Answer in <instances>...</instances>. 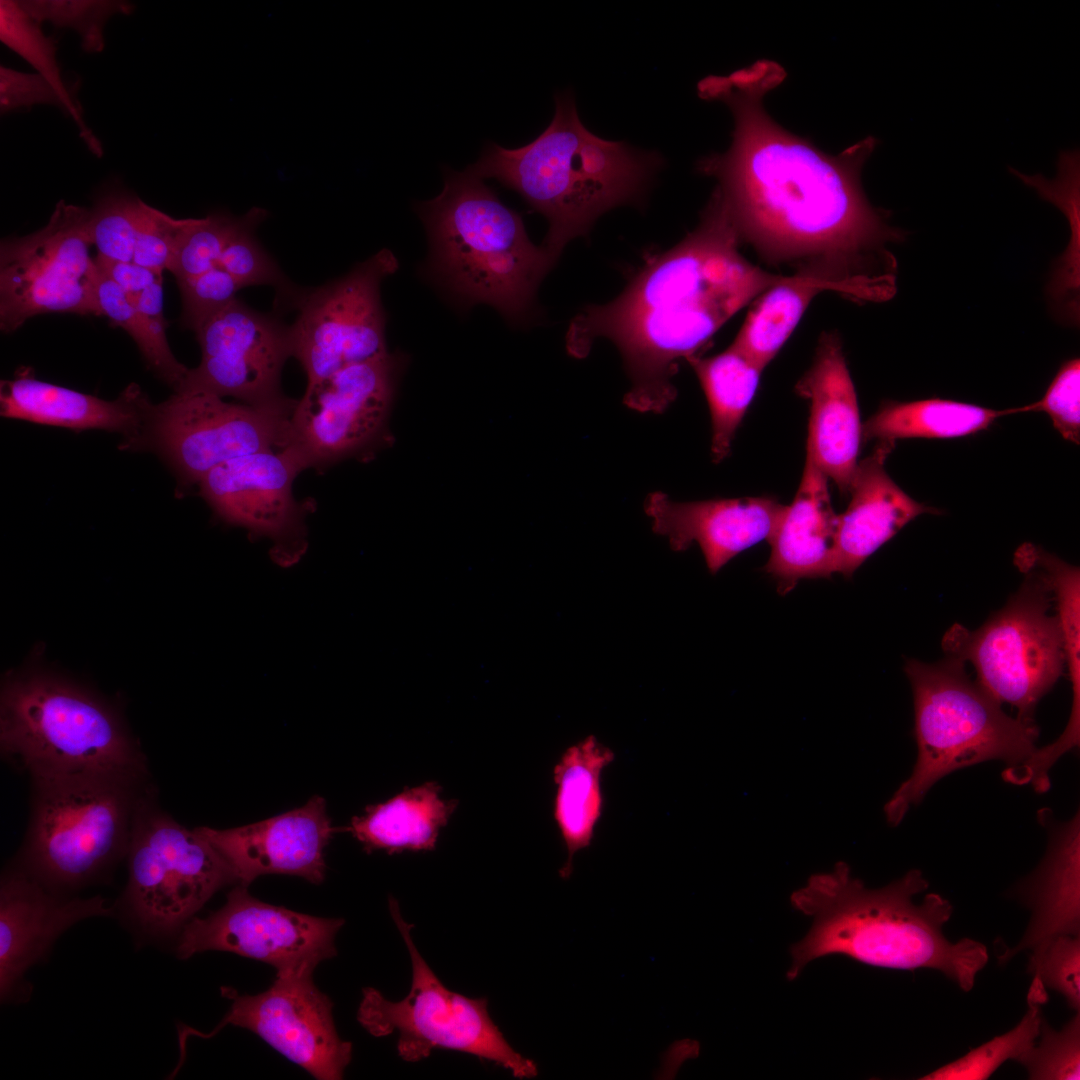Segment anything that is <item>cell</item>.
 <instances>
[{
    "label": "cell",
    "mask_w": 1080,
    "mask_h": 1080,
    "mask_svg": "<svg viewBox=\"0 0 1080 1080\" xmlns=\"http://www.w3.org/2000/svg\"><path fill=\"white\" fill-rule=\"evenodd\" d=\"M124 902L148 931L168 934L223 886L236 881L217 849L161 810L156 792L141 805L129 848Z\"/></svg>",
    "instance_id": "obj_11"
},
{
    "label": "cell",
    "mask_w": 1080,
    "mask_h": 1080,
    "mask_svg": "<svg viewBox=\"0 0 1080 1080\" xmlns=\"http://www.w3.org/2000/svg\"><path fill=\"white\" fill-rule=\"evenodd\" d=\"M39 104L53 105L66 112L59 94L44 77L36 72L25 73L1 65V114Z\"/></svg>",
    "instance_id": "obj_46"
},
{
    "label": "cell",
    "mask_w": 1080,
    "mask_h": 1080,
    "mask_svg": "<svg viewBox=\"0 0 1080 1080\" xmlns=\"http://www.w3.org/2000/svg\"><path fill=\"white\" fill-rule=\"evenodd\" d=\"M784 78L779 64L762 60L699 83L700 97L724 102L735 121L729 150L704 158L699 170L717 178L741 242L762 257L826 279L851 301H886L897 277L888 243L903 235L861 187L877 139L832 156L785 130L763 107L764 95Z\"/></svg>",
    "instance_id": "obj_1"
},
{
    "label": "cell",
    "mask_w": 1080,
    "mask_h": 1080,
    "mask_svg": "<svg viewBox=\"0 0 1080 1080\" xmlns=\"http://www.w3.org/2000/svg\"><path fill=\"white\" fill-rule=\"evenodd\" d=\"M95 294L100 315L124 329L137 344L148 367L174 391L178 390L189 368L173 355L166 337L167 326L140 313L123 290L97 267Z\"/></svg>",
    "instance_id": "obj_35"
},
{
    "label": "cell",
    "mask_w": 1080,
    "mask_h": 1080,
    "mask_svg": "<svg viewBox=\"0 0 1080 1080\" xmlns=\"http://www.w3.org/2000/svg\"><path fill=\"white\" fill-rule=\"evenodd\" d=\"M184 219H175L141 200L133 262L159 274L169 270Z\"/></svg>",
    "instance_id": "obj_45"
},
{
    "label": "cell",
    "mask_w": 1080,
    "mask_h": 1080,
    "mask_svg": "<svg viewBox=\"0 0 1080 1080\" xmlns=\"http://www.w3.org/2000/svg\"><path fill=\"white\" fill-rule=\"evenodd\" d=\"M398 269L394 254L383 249L345 276L323 286L299 290L291 308V355L307 384L388 353L380 286Z\"/></svg>",
    "instance_id": "obj_15"
},
{
    "label": "cell",
    "mask_w": 1080,
    "mask_h": 1080,
    "mask_svg": "<svg viewBox=\"0 0 1080 1080\" xmlns=\"http://www.w3.org/2000/svg\"><path fill=\"white\" fill-rule=\"evenodd\" d=\"M245 215L213 213L184 219L168 271L181 283L215 267L229 240L243 224Z\"/></svg>",
    "instance_id": "obj_38"
},
{
    "label": "cell",
    "mask_w": 1080,
    "mask_h": 1080,
    "mask_svg": "<svg viewBox=\"0 0 1080 1080\" xmlns=\"http://www.w3.org/2000/svg\"><path fill=\"white\" fill-rule=\"evenodd\" d=\"M920 870L879 889L867 888L838 862L829 872L811 875L790 902L812 918L806 935L790 948L786 977L795 980L813 960L843 955L861 963L900 970L931 968L969 991L988 962L987 948L964 938L951 943L942 927L953 907L938 893L920 903L914 897L928 888Z\"/></svg>",
    "instance_id": "obj_3"
},
{
    "label": "cell",
    "mask_w": 1080,
    "mask_h": 1080,
    "mask_svg": "<svg viewBox=\"0 0 1080 1080\" xmlns=\"http://www.w3.org/2000/svg\"><path fill=\"white\" fill-rule=\"evenodd\" d=\"M140 202V198L125 193H110L89 209L88 231L97 255L133 261Z\"/></svg>",
    "instance_id": "obj_40"
},
{
    "label": "cell",
    "mask_w": 1080,
    "mask_h": 1080,
    "mask_svg": "<svg viewBox=\"0 0 1080 1080\" xmlns=\"http://www.w3.org/2000/svg\"><path fill=\"white\" fill-rule=\"evenodd\" d=\"M261 208L245 214L240 228L224 248L218 266L228 272L241 286L271 285L276 289L278 304L290 307L298 293L285 277L276 261L264 250L254 232L265 218Z\"/></svg>",
    "instance_id": "obj_37"
},
{
    "label": "cell",
    "mask_w": 1080,
    "mask_h": 1080,
    "mask_svg": "<svg viewBox=\"0 0 1080 1080\" xmlns=\"http://www.w3.org/2000/svg\"><path fill=\"white\" fill-rule=\"evenodd\" d=\"M1080 360L1074 358L1062 365L1043 398L1023 407L1009 409L1010 414L1043 411L1054 428L1068 441L1080 439Z\"/></svg>",
    "instance_id": "obj_43"
},
{
    "label": "cell",
    "mask_w": 1080,
    "mask_h": 1080,
    "mask_svg": "<svg viewBox=\"0 0 1080 1080\" xmlns=\"http://www.w3.org/2000/svg\"><path fill=\"white\" fill-rule=\"evenodd\" d=\"M430 243L429 270L467 306L486 303L512 323L528 320L555 264L523 220L468 167L446 169L442 192L416 205Z\"/></svg>",
    "instance_id": "obj_5"
},
{
    "label": "cell",
    "mask_w": 1080,
    "mask_h": 1080,
    "mask_svg": "<svg viewBox=\"0 0 1080 1080\" xmlns=\"http://www.w3.org/2000/svg\"><path fill=\"white\" fill-rule=\"evenodd\" d=\"M163 279L141 291L132 301L133 306L144 316L168 326L163 314Z\"/></svg>",
    "instance_id": "obj_48"
},
{
    "label": "cell",
    "mask_w": 1080,
    "mask_h": 1080,
    "mask_svg": "<svg viewBox=\"0 0 1080 1080\" xmlns=\"http://www.w3.org/2000/svg\"><path fill=\"white\" fill-rule=\"evenodd\" d=\"M1034 979L1045 988L1064 996L1068 1005L1080 1008V937L1060 935L1045 948L1038 961L1028 967Z\"/></svg>",
    "instance_id": "obj_44"
},
{
    "label": "cell",
    "mask_w": 1080,
    "mask_h": 1080,
    "mask_svg": "<svg viewBox=\"0 0 1080 1080\" xmlns=\"http://www.w3.org/2000/svg\"><path fill=\"white\" fill-rule=\"evenodd\" d=\"M200 364L188 370L174 392H205L260 407H292L281 390V373L291 355L290 326L239 299L196 332Z\"/></svg>",
    "instance_id": "obj_18"
},
{
    "label": "cell",
    "mask_w": 1080,
    "mask_h": 1080,
    "mask_svg": "<svg viewBox=\"0 0 1080 1080\" xmlns=\"http://www.w3.org/2000/svg\"><path fill=\"white\" fill-rule=\"evenodd\" d=\"M1027 1003L1028 1010L1016 1027L919 1079L984 1080L1007 1060L1021 1063L1036 1043L1042 1022L1041 1003L1030 996Z\"/></svg>",
    "instance_id": "obj_36"
},
{
    "label": "cell",
    "mask_w": 1080,
    "mask_h": 1080,
    "mask_svg": "<svg viewBox=\"0 0 1080 1080\" xmlns=\"http://www.w3.org/2000/svg\"><path fill=\"white\" fill-rule=\"evenodd\" d=\"M20 867L48 888L84 886L127 855L149 777L80 774L32 779Z\"/></svg>",
    "instance_id": "obj_8"
},
{
    "label": "cell",
    "mask_w": 1080,
    "mask_h": 1080,
    "mask_svg": "<svg viewBox=\"0 0 1080 1080\" xmlns=\"http://www.w3.org/2000/svg\"><path fill=\"white\" fill-rule=\"evenodd\" d=\"M221 993L231 1006L209 1033L184 1027L179 1031L181 1060L188 1035L209 1038L226 1025L248 1029L291 1062L318 1080H337L352 1058V1044L337 1033L330 998L312 974L276 975L273 984L256 995H241L232 987Z\"/></svg>",
    "instance_id": "obj_17"
},
{
    "label": "cell",
    "mask_w": 1080,
    "mask_h": 1080,
    "mask_svg": "<svg viewBox=\"0 0 1080 1080\" xmlns=\"http://www.w3.org/2000/svg\"><path fill=\"white\" fill-rule=\"evenodd\" d=\"M549 126L525 146L489 142L468 168L519 193L549 222L541 245L557 262L565 246L583 236L603 213L639 205L662 165L655 152L602 139L585 128L570 94L555 97Z\"/></svg>",
    "instance_id": "obj_4"
},
{
    "label": "cell",
    "mask_w": 1080,
    "mask_h": 1080,
    "mask_svg": "<svg viewBox=\"0 0 1080 1080\" xmlns=\"http://www.w3.org/2000/svg\"><path fill=\"white\" fill-rule=\"evenodd\" d=\"M21 8L37 23L49 22L72 29L87 53H100L105 46L104 28L114 15L131 14L133 5L111 0H23Z\"/></svg>",
    "instance_id": "obj_39"
},
{
    "label": "cell",
    "mask_w": 1080,
    "mask_h": 1080,
    "mask_svg": "<svg viewBox=\"0 0 1080 1080\" xmlns=\"http://www.w3.org/2000/svg\"><path fill=\"white\" fill-rule=\"evenodd\" d=\"M295 405L260 407L226 402L205 392H174L154 404L133 450L159 455L183 493L224 462L288 446Z\"/></svg>",
    "instance_id": "obj_12"
},
{
    "label": "cell",
    "mask_w": 1080,
    "mask_h": 1080,
    "mask_svg": "<svg viewBox=\"0 0 1080 1080\" xmlns=\"http://www.w3.org/2000/svg\"><path fill=\"white\" fill-rule=\"evenodd\" d=\"M154 404L136 384L114 400H105L35 377L21 367L0 384V414L4 418L58 426L76 431L98 429L123 436L120 447L133 450Z\"/></svg>",
    "instance_id": "obj_24"
},
{
    "label": "cell",
    "mask_w": 1080,
    "mask_h": 1080,
    "mask_svg": "<svg viewBox=\"0 0 1080 1080\" xmlns=\"http://www.w3.org/2000/svg\"><path fill=\"white\" fill-rule=\"evenodd\" d=\"M1036 1042L1022 1060L1030 1079L1073 1080L1080 1077V1016L1055 1031L1042 1019Z\"/></svg>",
    "instance_id": "obj_41"
},
{
    "label": "cell",
    "mask_w": 1080,
    "mask_h": 1080,
    "mask_svg": "<svg viewBox=\"0 0 1080 1080\" xmlns=\"http://www.w3.org/2000/svg\"><path fill=\"white\" fill-rule=\"evenodd\" d=\"M403 366L402 356L388 352L307 384L292 411L289 438L307 469L367 460L391 445L389 418Z\"/></svg>",
    "instance_id": "obj_14"
},
{
    "label": "cell",
    "mask_w": 1080,
    "mask_h": 1080,
    "mask_svg": "<svg viewBox=\"0 0 1080 1080\" xmlns=\"http://www.w3.org/2000/svg\"><path fill=\"white\" fill-rule=\"evenodd\" d=\"M1019 568L1037 569L1045 579L1057 605L1065 664L1072 686V708L1063 733L1070 739L1080 736V573L1079 568L1032 545L1024 544L1015 553Z\"/></svg>",
    "instance_id": "obj_33"
},
{
    "label": "cell",
    "mask_w": 1080,
    "mask_h": 1080,
    "mask_svg": "<svg viewBox=\"0 0 1080 1080\" xmlns=\"http://www.w3.org/2000/svg\"><path fill=\"white\" fill-rule=\"evenodd\" d=\"M93 259L98 270L118 285L129 301L151 284L163 279L162 274L133 261H116L100 255Z\"/></svg>",
    "instance_id": "obj_47"
},
{
    "label": "cell",
    "mask_w": 1080,
    "mask_h": 1080,
    "mask_svg": "<svg viewBox=\"0 0 1080 1080\" xmlns=\"http://www.w3.org/2000/svg\"><path fill=\"white\" fill-rule=\"evenodd\" d=\"M40 25L21 8L18 1H0L1 42L22 57L36 73L53 86L63 101L66 113L76 124L81 139L92 154L101 157L102 145L83 120L81 108L72 98L62 78L56 58V42L45 35Z\"/></svg>",
    "instance_id": "obj_34"
},
{
    "label": "cell",
    "mask_w": 1080,
    "mask_h": 1080,
    "mask_svg": "<svg viewBox=\"0 0 1080 1080\" xmlns=\"http://www.w3.org/2000/svg\"><path fill=\"white\" fill-rule=\"evenodd\" d=\"M0 748L31 780L80 774L149 777L147 759L116 708L46 671L4 681Z\"/></svg>",
    "instance_id": "obj_6"
},
{
    "label": "cell",
    "mask_w": 1080,
    "mask_h": 1080,
    "mask_svg": "<svg viewBox=\"0 0 1080 1080\" xmlns=\"http://www.w3.org/2000/svg\"><path fill=\"white\" fill-rule=\"evenodd\" d=\"M343 924L340 918L265 903L240 884L219 910L184 927L177 955L185 959L226 951L267 963L276 975L313 974L318 964L336 955L335 938Z\"/></svg>",
    "instance_id": "obj_16"
},
{
    "label": "cell",
    "mask_w": 1080,
    "mask_h": 1080,
    "mask_svg": "<svg viewBox=\"0 0 1080 1080\" xmlns=\"http://www.w3.org/2000/svg\"><path fill=\"white\" fill-rule=\"evenodd\" d=\"M1007 410H993L951 400L884 402L862 424V440L895 442L907 438H954L988 428Z\"/></svg>",
    "instance_id": "obj_31"
},
{
    "label": "cell",
    "mask_w": 1080,
    "mask_h": 1080,
    "mask_svg": "<svg viewBox=\"0 0 1080 1080\" xmlns=\"http://www.w3.org/2000/svg\"><path fill=\"white\" fill-rule=\"evenodd\" d=\"M112 909L101 896L65 898L23 868L6 871L0 887V990L15 992L26 970L73 924Z\"/></svg>",
    "instance_id": "obj_22"
},
{
    "label": "cell",
    "mask_w": 1080,
    "mask_h": 1080,
    "mask_svg": "<svg viewBox=\"0 0 1080 1080\" xmlns=\"http://www.w3.org/2000/svg\"><path fill=\"white\" fill-rule=\"evenodd\" d=\"M177 284L182 303L181 325L194 332L236 299V293L242 288L219 266Z\"/></svg>",
    "instance_id": "obj_42"
},
{
    "label": "cell",
    "mask_w": 1080,
    "mask_h": 1080,
    "mask_svg": "<svg viewBox=\"0 0 1080 1080\" xmlns=\"http://www.w3.org/2000/svg\"><path fill=\"white\" fill-rule=\"evenodd\" d=\"M686 361L706 396L712 425L711 456L714 463H720L730 454L762 369L731 346L714 356L696 355Z\"/></svg>",
    "instance_id": "obj_32"
},
{
    "label": "cell",
    "mask_w": 1080,
    "mask_h": 1080,
    "mask_svg": "<svg viewBox=\"0 0 1080 1080\" xmlns=\"http://www.w3.org/2000/svg\"><path fill=\"white\" fill-rule=\"evenodd\" d=\"M1006 606L974 631L960 624L945 634L946 656L973 664L977 683L997 702L1034 721L1038 701L1063 672L1065 655L1059 621L1048 613L1051 591L1032 567Z\"/></svg>",
    "instance_id": "obj_10"
},
{
    "label": "cell",
    "mask_w": 1080,
    "mask_h": 1080,
    "mask_svg": "<svg viewBox=\"0 0 1080 1080\" xmlns=\"http://www.w3.org/2000/svg\"><path fill=\"white\" fill-rule=\"evenodd\" d=\"M306 469L301 454L288 445L224 462L197 486L217 517L270 540L273 560L291 565L307 548L305 520L312 503L293 494L295 478Z\"/></svg>",
    "instance_id": "obj_19"
},
{
    "label": "cell",
    "mask_w": 1080,
    "mask_h": 1080,
    "mask_svg": "<svg viewBox=\"0 0 1080 1080\" xmlns=\"http://www.w3.org/2000/svg\"><path fill=\"white\" fill-rule=\"evenodd\" d=\"M810 406L807 451L832 479L840 494L849 495L862 440L855 388L839 335L823 333L810 368L795 385Z\"/></svg>",
    "instance_id": "obj_23"
},
{
    "label": "cell",
    "mask_w": 1080,
    "mask_h": 1080,
    "mask_svg": "<svg viewBox=\"0 0 1080 1080\" xmlns=\"http://www.w3.org/2000/svg\"><path fill=\"white\" fill-rule=\"evenodd\" d=\"M786 507L772 497L679 502L660 491L644 501L653 532L667 538L675 552L698 544L713 575L744 550L768 541Z\"/></svg>",
    "instance_id": "obj_21"
},
{
    "label": "cell",
    "mask_w": 1080,
    "mask_h": 1080,
    "mask_svg": "<svg viewBox=\"0 0 1080 1080\" xmlns=\"http://www.w3.org/2000/svg\"><path fill=\"white\" fill-rule=\"evenodd\" d=\"M1032 918L1021 941L999 956L1005 962L1031 950L1029 967L1060 935L1080 932V819L1077 814L1057 827L1039 868L1021 886Z\"/></svg>",
    "instance_id": "obj_27"
},
{
    "label": "cell",
    "mask_w": 1080,
    "mask_h": 1080,
    "mask_svg": "<svg viewBox=\"0 0 1080 1080\" xmlns=\"http://www.w3.org/2000/svg\"><path fill=\"white\" fill-rule=\"evenodd\" d=\"M740 244L715 189L692 232L649 258L615 299L588 305L572 319L567 352L584 358L597 339H608L631 383L625 405L663 413L677 397L679 361L696 356L740 309L788 277L751 263Z\"/></svg>",
    "instance_id": "obj_2"
},
{
    "label": "cell",
    "mask_w": 1080,
    "mask_h": 1080,
    "mask_svg": "<svg viewBox=\"0 0 1080 1080\" xmlns=\"http://www.w3.org/2000/svg\"><path fill=\"white\" fill-rule=\"evenodd\" d=\"M822 291L837 293L829 281L796 272L761 295L730 345L762 370L787 341L811 300Z\"/></svg>",
    "instance_id": "obj_30"
},
{
    "label": "cell",
    "mask_w": 1080,
    "mask_h": 1080,
    "mask_svg": "<svg viewBox=\"0 0 1080 1080\" xmlns=\"http://www.w3.org/2000/svg\"><path fill=\"white\" fill-rule=\"evenodd\" d=\"M964 664L952 656L934 664L905 662L914 697L918 754L911 775L884 806L893 826L952 771L993 759L1016 765L1037 749L1035 721L1005 714L999 702L969 679Z\"/></svg>",
    "instance_id": "obj_7"
},
{
    "label": "cell",
    "mask_w": 1080,
    "mask_h": 1080,
    "mask_svg": "<svg viewBox=\"0 0 1080 1080\" xmlns=\"http://www.w3.org/2000/svg\"><path fill=\"white\" fill-rule=\"evenodd\" d=\"M614 760L610 747L588 735L567 747L553 768V816L567 852L559 871L564 879L572 874L574 856L593 840L603 812L602 774Z\"/></svg>",
    "instance_id": "obj_28"
},
{
    "label": "cell",
    "mask_w": 1080,
    "mask_h": 1080,
    "mask_svg": "<svg viewBox=\"0 0 1080 1080\" xmlns=\"http://www.w3.org/2000/svg\"><path fill=\"white\" fill-rule=\"evenodd\" d=\"M456 807L455 800L442 797L438 783L429 781L367 806L362 815L354 816L338 831L349 832L367 853L430 851Z\"/></svg>",
    "instance_id": "obj_29"
},
{
    "label": "cell",
    "mask_w": 1080,
    "mask_h": 1080,
    "mask_svg": "<svg viewBox=\"0 0 1080 1080\" xmlns=\"http://www.w3.org/2000/svg\"><path fill=\"white\" fill-rule=\"evenodd\" d=\"M90 210L59 201L48 223L0 244V328L11 333L45 313L101 316L89 255Z\"/></svg>",
    "instance_id": "obj_13"
},
{
    "label": "cell",
    "mask_w": 1080,
    "mask_h": 1080,
    "mask_svg": "<svg viewBox=\"0 0 1080 1080\" xmlns=\"http://www.w3.org/2000/svg\"><path fill=\"white\" fill-rule=\"evenodd\" d=\"M894 446L895 442L880 441L858 462L850 503L838 514L836 572L846 578L911 520L923 513H940L913 500L889 477L884 464Z\"/></svg>",
    "instance_id": "obj_26"
},
{
    "label": "cell",
    "mask_w": 1080,
    "mask_h": 1080,
    "mask_svg": "<svg viewBox=\"0 0 1080 1080\" xmlns=\"http://www.w3.org/2000/svg\"><path fill=\"white\" fill-rule=\"evenodd\" d=\"M246 886L266 874L302 877L323 882L325 848L338 832L327 814L326 801L313 796L304 806L245 826L215 829L196 827Z\"/></svg>",
    "instance_id": "obj_20"
},
{
    "label": "cell",
    "mask_w": 1080,
    "mask_h": 1080,
    "mask_svg": "<svg viewBox=\"0 0 1080 1080\" xmlns=\"http://www.w3.org/2000/svg\"><path fill=\"white\" fill-rule=\"evenodd\" d=\"M389 910L410 955L411 987L397 1002L375 988H364L357 1014L362 1027L375 1037L398 1032V1054L407 1062L423 1060L434 1049H449L493 1062L517 1078L535 1077L536 1063L509 1044L489 1015L488 1000L448 989L418 951L413 925L403 919L393 897Z\"/></svg>",
    "instance_id": "obj_9"
},
{
    "label": "cell",
    "mask_w": 1080,
    "mask_h": 1080,
    "mask_svg": "<svg viewBox=\"0 0 1080 1080\" xmlns=\"http://www.w3.org/2000/svg\"><path fill=\"white\" fill-rule=\"evenodd\" d=\"M838 522L828 477L807 451L795 498L767 541L771 552L763 571L776 581L779 594L789 593L801 579L836 572Z\"/></svg>",
    "instance_id": "obj_25"
}]
</instances>
